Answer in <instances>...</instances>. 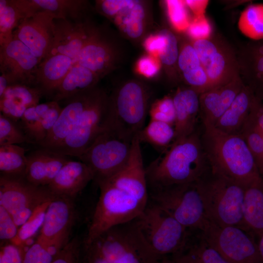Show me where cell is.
<instances>
[{
    "instance_id": "obj_1",
    "label": "cell",
    "mask_w": 263,
    "mask_h": 263,
    "mask_svg": "<svg viewBox=\"0 0 263 263\" xmlns=\"http://www.w3.org/2000/svg\"><path fill=\"white\" fill-rule=\"evenodd\" d=\"M97 183L100 195L84 244L92 242L113 226L133 221L150 200L146 179L124 170Z\"/></svg>"
},
{
    "instance_id": "obj_2",
    "label": "cell",
    "mask_w": 263,
    "mask_h": 263,
    "mask_svg": "<svg viewBox=\"0 0 263 263\" xmlns=\"http://www.w3.org/2000/svg\"><path fill=\"white\" fill-rule=\"evenodd\" d=\"M210 169L200 133L196 130L174 140L169 150L146 169L151 189L195 182Z\"/></svg>"
},
{
    "instance_id": "obj_3",
    "label": "cell",
    "mask_w": 263,
    "mask_h": 263,
    "mask_svg": "<svg viewBox=\"0 0 263 263\" xmlns=\"http://www.w3.org/2000/svg\"><path fill=\"white\" fill-rule=\"evenodd\" d=\"M202 144L211 170L245 188L262 178L254 156L242 135L225 133L203 123Z\"/></svg>"
},
{
    "instance_id": "obj_4",
    "label": "cell",
    "mask_w": 263,
    "mask_h": 263,
    "mask_svg": "<svg viewBox=\"0 0 263 263\" xmlns=\"http://www.w3.org/2000/svg\"><path fill=\"white\" fill-rule=\"evenodd\" d=\"M141 236L134 220L113 226L83 244L80 263H159Z\"/></svg>"
},
{
    "instance_id": "obj_5",
    "label": "cell",
    "mask_w": 263,
    "mask_h": 263,
    "mask_svg": "<svg viewBox=\"0 0 263 263\" xmlns=\"http://www.w3.org/2000/svg\"><path fill=\"white\" fill-rule=\"evenodd\" d=\"M197 185L209 221L221 226H233L245 230L243 219L245 187L212 172L210 168L197 181Z\"/></svg>"
},
{
    "instance_id": "obj_6",
    "label": "cell",
    "mask_w": 263,
    "mask_h": 263,
    "mask_svg": "<svg viewBox=\"0 0 263 263\" xmlns=\"http://www.w3.org/2000/svg\"><path fill=\"white\" fill-rule=\"evenodd\" d=\"M134 222L146 244L159 260L179 254L188 245L189 229L150 200Z\"/></svg>"
},
{
    "instance_id": "obj_7",
    "label": "cell",
    "mask_w": 263,
    "mask_h": 263,
    "mask_svg": "<svg viewBox=\"0 0 263 263\" xmlns=\"http://www.w3.org/2000/svg\"><path fill=\"white\" fill-rule=\"evenodd\" d=\"M149 94L140 83L130 81L108 96V128L132 141L144 127Z\"/></svg>"
},
{
    "instance_id": "obj_8",
    "label": "cell",
    "mask_w": 263,
    "mask_h": 263,
    "mask_svg": "<svg viewBox=\"0 0 263 263\" xmlns=\"http://www.w3.org/2000/svg\"><path fill=\"white\" fill-rule=\"evenodd\" d=\"M150 200L188 229H203L208 222L197 182L152 189Z\"/></svg>"
},
{
    "instance_id": "obj_9",
    "label": "cell",
    "mask_w": 263,
    "mask_h": 263,
    "mask_svg": "<svg viewBox=\"0 0 263 263\" xmlns=\"http://www.w3.org/2000/svg\"><path fill=\"white\" fill-rule=\"evenodd\" d=\"M108 96L96 87L94 95L72 132L54 150L66 156L79 157L97 137L108 128Z\"/></svg>"
},
{
    "instance_id": "obj_10",
    "label": "cell",
    "mask_w": 263,
    "mask_h": 263,
    "mask_svg": "<svg viewBox=\"0 0 263 263\" xmlns=\"http://www.w3.org/2000/svg\"><path fill=\"white\" fill-rule=\"evenodd\" d=\"M132 141L108 129L78 158L92 169L94 180L98 183L112 176L125 166L130 155Z\"/></svg>"
},
{
    "instance_id": "obj_11",
    "label": "cell",
    "mask_w": 263,
    "mask_h": 263,
    "mask_svg": "<svg viewBox=\"0 0 263 263\" xmlns=\"http://www.w3.org/2000/svg\"><path fill=\"white\" fill-rule=\"evenodd\" d=\"M192 44L210 89L226 84L239 75L236 50L222 37L213 35L207 39L193 40Z\"/></svg>"
},
{
    "instance_id": "obj_12",
    "label": "cell",
    "mask_w": 263,
    "mask_h": 263,
    "mask_svg": "<svg viewBox=\"0 0 263 263\" xmlns=\"http://www.w3.org/2000/svg\"><path fill=\"white\" fill-rule=\"evenodd\" d=\"M55 196L47 187H37L24 179L0 175V206L10 213L18 227L28 221L38 207Z\"/></svg>"
},
{
    "instance_id": "obj_13",
    "label": "cell",
    "mask_w": 263,
    "mask_h": 263,
    "mask_svg": "<svg viewBox=\"0 0 263 263\" xmlns=\"http://www.w3.org/2000/svg\"><path fill=\"white\" fill-rule=\"evenodd\" d=\"M202 238L231 263H261L257 241L237 226H221L208 220Z\"/></svg>"
},
{
    "instance_id": "obj_14",
    "label": "cell",
    "mask_w": 263,
    "mask_h": 263,
    "mask_svg": "<svg viewBox=\"0 0 263 263\" xmlns=\"http://www.w3.org/2000/svg\"><path fill=\"white\" fill-rule=\"evenodd\" d=\"M75 218L73 199L55 196L49 203L36 241L56 257L69 242Z\"/></svg>"
},
{
    "instance_id": "obj_15",
    "label": "cell",
    "mask_w": 263,
    "mask_h": 263,
    "mask_svg": "<svg viewBox=\"0 0 263 263\" xmlns=\"http://www.w3.org/2000/svg\"><path fill=\"white\" fill-rule=\"evenodd\" d=\"M39 60L20 40L13 38L0 46V71L10 86L21 84L34 86Z\"/></svg>"
},
{
    "instance_id": "obj_16",
    "label": "cell",
    "mask_w": 263,
    "mask_h": 263,
    "mask_svg": "<svg viewBox=\"0 0 263 263\" xmlns=\"http://www.w3.org/2000/svg\"><path fill=\"white\" fill-rule=\"evenodd\" d=\"M55 19L47 12H37L23 19L13 32V38L24 44L40 62L53 43Z\"/></svg>"
},
{
    "instance_id": "obj_17",
    "label": "cell",
    "mask_w": 263,
    "mask_h": 263,
    "mask_svg": "<svg viewBox=\"0 0 263 263\" xmlns=\"http://www.w3.org/2000/svg\"><path fill=\"white\" fill-rule=\"evenodd\" d=\"M96 30L88 19L73 21L55 19L53 43L46 57L62 54L75 59Z\"/></svg>"
},
{
    "instance_id": "obj_18",
    "label": "cell",
    "mask_w": 263,
    "mask_h": 263,
    "mask_svg": "<svg viewBox=\"0 0 263 263\" xmlns=\"http://www.w3.org/2000/svg\"><path fill=\"white\" fill-rule=\"evenodd\" d=\"M97 87L80 92L64 101L65 106L40 147L55 150L72 132L91 101Z\"/></svg>"
},
{
    "instance_id": "obj_19",
    "label": "cell",
    "mask_w": 263,
    "mask_h": 263,
    "mask_svg": "<svg viewBox=\"0 0 263 263\" xmlns=\"http://www.w3.org/2000/svg\"><path fill=\"white\" fill-rule=\"evenodd\" d=\"M236 50L243 83L263 101V39L243 42Z\"/></svg>"
},
{
    "instance_id": "obj_20",
    "label": "cell",
    "mask_w": 263,
    "mask_h": 263,
    "mask_svg": "<svg viewBox=\"0 0 263 263\" xmlns=\"http://www.w3.org/2000/svg\"><path fill=\"white\" fill-rule=\"evenodd\" d=\"M25 180L37 187L49 185L62 167L69 160L68 156L40 147L26 155Z\"/></svg>"
},
{
    "instance_id": "obj_21",
    "label": "cell",
    "mask_w": 263,
    "mask_h": 263,
    "mask_svg": "<svg viewBox=\"0 0 263 263\" xmlns=\"http://www.w3.org/2000/svg\"><path fill=\"white\" fill-rule=\"evenodd\" d=\"M244 85L239 75L226 84L201 94L200 116L202 123L214 125L233 102Z\"/></svg>"
},
{
    "instance_id": "obj_22",
    "label": "cell",
    "mask_w": 263,
    "mask_h": 263,
    "mask_svg": "<svg viewBox=\"0 0 263 263\" xmlns=\"http://www.w3.org/2000/svg\"><path fill=\"white\" fill-rule=\"evenodd\" d=\"M94 179V171L86 164L70 160L46 187L56 196L73 199Z\"/></svg>"
},
{
    "instance_id": "obj_23",
    "label": "cell",
    "mask_w": 263,
    "mask_h": 263,
    "mask_svg": "<svg viewBox=\"0 0 263 263\" xmlns=\"http://www.w3.org/2000/svg\"><path fill=\"white\" fill-rule=\"evenodd\" d=\"M114 60V50L111 42L97 29L90 40L74 59V63L89 69L101 78L112 70Z\"/></svg>"
},
{
    "instance_id": "obj_24",
    "label": "cell",
    "mask_w": 263,
    "mask_h": 263,
    "mask_svg": "<svg viewBox=\"0 0 263 263\" xmlns=\"http://www.w3.org/2000/svg\"><path fill=\"white\" fill-rule=\"evenodd\" d=\"M25 18L37 12H45L55 19L73 21L87 19L88 1L81 0H15Z\"/></svg>"
},
{
    "instance_id": "obj_25",
    "label": "cell",
    "mask_w": 263,
    "mask_h": 263,
    "mask_svg": "<svg viewBox=\"0 0 263 263\" xmlns=\"http://www.w3.org/2000/svg\"><path fill=\"white\" fill-rule=\"evenodd\" d=\"M199 94L193 89H178L172 96L175 109V140L186 137L196 130L200 115Z\"/></svg>"
},
{
    "instance_id": "obj_26",
    "label": "cell",
    "mask_w": 263,
    "mask_h": 263,
    "mask_svg": "<svg viewBox=\"0 0 263 263\" xmlns=\"http://www.w3.org/2000/svg\"><path fill=\"white\" fill-rule=\"evenodd\" d=\"M74 64V59L62 54L49 56L38 65L34 86L51 99L55 90Z\"/></svg>"
},
{
    "instance_id": "obj_27",
    "label": "cell",
    "mask_w": 263,
    "mask_h": 263,
    "mask_svg": "<svg viewBox=\"0 0 263 263\" xmlns=\"http://www.w3.org/2000/svg\"><path fill=\"white\" fill-rule=\"evenodd\" d=\"M254 98L252 91L244 85L233 102L214 126L225 133L241 135Z\"/></svg>"
},
{
    "instance_id": "obj_28",
    "label": "cell",
    "mask_w": 263,
    "mask_h": 263,
    "mask_svg": "<svg viewBox=\"0 0 263 263\" xmlns=\"http://www.w3.org/2000/svg\"><path fill=\"white\" fill-rule=\"evenodd\" d=\"M245 230L258 238L263 234V178L245 188L243 203Z\"/></svg>"
},
{
    "instance_id": "obj_29",
    "label": "cell",
    "mask_w": 263,
    "mask_h": 263,
    "mask_svg": "<svg viewBox=\"0 0 263 263\" xmlns=\"http://www.w3.org/2000/svg\"><path fill=\"white\" fill-rule=\"evenodd\" d=\"M100 78L89 69L75 63L56 89L51 99L58 103L63 101L96 87Z\"/></svg>"
},
{
    "instance_id": "obj_30",
    "label": "cell",
    "mask_w": 263,
    "mask_h": 263,
    "mask_svg": "<svg viewBox=\"0 0 263 263\" xmlns=\"http://www.w3.org/2000/svg\"><path fill=\"white\" fill-rule=\"evenodd\" d=\"M242 135L254 156L259 170L263 172V101L255 96Z\"/></svg>"
},
{
    "instance_id": "obj_31",
    "label": "cell",
    "mask_w": 263,
    "mask_h": 263,
    "mask_svg": "<svg viewBox=\"0 0 263 263\" xmlns=\"http://www.w3.org/2000/svg\"><path fill=\"white\" fill-rule=\"evenodd\" d=\"M177 66L189 87L198 92L209 87L207 75L192 43H185L179 50Z\"/></svg>"
},
{
    "instance_id": "obj_32",
    "label": "cell",
    "mask_w": 263,
    "mask_h": 263,
    "mask_svg": "<svg viewBox=\"0 0 263 263\" xmlns=\"http://www.w3.org/2000/svg\"><path fill=\"white\" fill-rule=\"evenodd\" d=\"M146 14L143 4L139 0H132L111 19L126 36L135 39L143 34Z\"/></svg>"
},
{
    "instance_id": "obj_33",
    "label": "cell",
    "mask_w": 263,
    "mask_h": 263,
    "mask_svg": "<svg viewBox=\"0 0 263 263\" xmlns=\"http://www.w3.org/2000/svg\"><path fill=\"white\" fill-rule=\"evenodd\" d=\"M26 165L23 148L17 145L0 146V175L25 179Z\"/></svg>"
},
{
    "instance_id": "obj_34",
    "label": "cell",
    "mask_w": 263,
    "mask_h": 263,
    "mask_svg": "<svg viewBox=\"0 0 263 263\" xmlns=\"http://www.w3.org/2000/svg\"><path fill=\"white\" fill-rule=\"evenodd\" d=\"M172 258L178 263H231L203 238Z\"/></svg>"
},
{
    "instance_id": "obj_35",
    "label": "cell",
    "mask_w": 263,
    "mask_h": 263,
    "mask_svg": "<svg viewBox=\"0 0 263 263\" xmlns=\"http://www.w3.org/2000/svg\"><path fill=\"white\" fill-rule=\"evenodd\" d=\"M140 142H145L159 148H167L174 141V127L169 123L150 119L137 135Z\"/></svg>"
},
{
    "instance_id": "obj_36",
    "label": "cell",
    "mask_w": 263,
    "mask_h": 263,
    "mask_svg": "<svg viewBox=\"0 0 263 263\" xmlns=\"http://www.w3.org/2000/svg\"><path fill=\"white\" fill-rule=\"evenodd\" d=\"M238 28L252 40L263 39V4H251L241 13Z\"/></svg>"
},
{
    "instance_id": "obj_37",
    "label": "cell",
    "mask_w": 263,
    "mask_h": 263,
    "mask_svg": "<svg viewBox=\"0 0 263 263\" xmlns=\"http://www.w3.org/2000/svg\"><path fill=\"white\" fill-rule=\"evenodd\" d=\"M25 18L15 0H0V46L13 38V32Z\"/></svg>"
},
{
    "instance_id": "obj_38",
    "label": "cell",
    "mask_w": 263,
    "mask_h": 263,
    "mask_svg": "<svg viewBox=\"0 0 263 263\" xmlns=\"http://www.w3.org/2000/svg\"><path fill=\"white\" fill-rule=\"evenodd\" d=\"M62 109L59 103L55 101L53 105L27 135L31 143L38 145L46 138L55 124Z\"/></svg>"
},
{
    "instance_id": "obj_39",
    "label": "cell",
    "mask_w": 263,
    "mask_h": 263,
    "mask_svg": "<svg viewBox=\"0 0 263 263\" xmlns=\"http://www.w3.org/2000/svg\"><path fill=\"white\" fill-rule=\"evenodd\" d=\"M42 96L41 92L35 87L17 84L8 87L0 99L3 97L11 98L28 108L39 104Z\"/></svg>"
},
{
    "instance_id": "obj_40",
    "label": "cell",
    "mask_w": 263,
    "mask_h": 263,
    "mask_svg": "<svg viewBox=\"0 0 263 263\" xmlns=\"http://www.w3.org/2000/svg\"><path fill=\"white\" fill-rule=\"evenodd\" d=\"M50 202L39 206L35 209L28 221L20 226L17 236L12 240L18 241L15 245L19 247L23 251L24 244L26 241L35 233L40 226H42L45 213Z\"/></svg>"
},
{
    "instance_id": "obj_41",
    "label": "cell",
    "mask_w": 263,
    "mask_h": 263,
    "mask_svg": "<svg viewBox=\"0 0 263 263\" xmlns=\"http://www.w3.org/2000/svg\"><path fill=\"white\" fill-rule=\"evenodd\" d=\"M159 32L164 38L163 44L157 54L159 60L168 67L177 66L179 50L176 36L169 29H163Z\"/></svg>"
},
{
    "instance_id": "obj_42",
    "label": "cell",
    "mask_w": 263,
    "mask_h": 263,
    "mask_svg": "<svg viewBox=\"0 0 263 263\" xmlns=\"http://www.w3.org/2000/svg\"><path fill=\"white\" fill-rule=\"evenodd\" d=\"M31 143L15 122L0 114V146Z\"/></svg>"
},
{
    "instance_id": "obj_43",
    "label": "cell",
    "mask_w": 263,
    "mask_h": 263,
    "mask_svg": "<svg viewBox=\"0 0 263 263\" xmlns=\"http://www.w3.org/2000/svg\"><path fill=\"white\" fill-rule=\"evenodd\" d=\"M166 2L170 21L174 28L178 31L187 30L191 20L185 1L170 0Z\"/></svg>"
},
{
    "instance_id": "obj_44",
    "label": "cell",
    "mask_w": 263,
    "mask_h": 263,
    "mask_svg": "<svg viewBox=\"0 0 263 263\" xmlns=\"http://www.w3.org/2000/svg\"><path fill=\"white\" fill-rule=\"evenodd\" d=\"M150 119L169 123L174 126L175 109L172 96H166L157 100L149 111Z\"/></svg>"
},
{
    "instance_id": "obj_45",
    "label": "cell",
    "mask_w": 263,
    "mask_h": 263,
    "mask_svg": "<svg viewBox=\"0 0 263 263\" xmlns=\"http://www.w3.org/2000/svg\"><path fill=\"white\" fill-rule=\"evenodd\" d=\"M55 101L38 104L26 109L20 119L27 136L53 105Z\"/></svg>"
},
{
    "instance_id": "obj_46",
    "label": "cell",
    "mask_w": 263,
    "mask_h": 263,
    "mask_svg": "<svg viewBox=\"0 0 263 263\" xmlns=\"http://www.w3.org/2000/svg\"><path fill=\"white\" fill-rule=\"evenodd\" d=\"M82 243L75 237L63 247L52 263H80Z\"/></svg>"
},
{
    "instance_id": "obj_47",
    "label": "cell",
    "mask_w": 263,
    "mask_h": 263,
    "mask_svg": "<svg viewBox=\"0 0 263 263\" xmlns=\"http://www.w3.org/2000/svg\"><path fill=\"white\" fill-rule=\"evenodd\" d=\"M56 257L37 241L25 251L23 263H52Z\"/></svg>"
},
{
    "instance_id": "obj_48",
    "label": "cell",
    "mask_w": 263,
    "mask_h": 263,
    "mask_svg": "<svg viewBox=\"0 0 263 263\" xmlns=\"http://www.w3.org/2000/svg\"><path fill=\"white\" fill-rule=\"evenodd\" d=\"M187 30L193 40L207 39L211 36V25L205 15L194 16Z\"/></svg>"
},
{
    "instance_id": "obj_49",
    "label": "cell",
    "mask_w": 263,
    "mask_h": 263,
    "mask_svg": "<svg viewBox=\"0 0 263 263\" xmlns=\"http://www.w3.org/2000/svg\"><path fill=\"white\" fill-rule=\"evenodd\" d=\"M18 226L10 213L0 206V239L1 240H13L18 235Z\"/></svg>"
},
{
    "instance_id": "obj_50",
    "label": "cell",
    "mask_w": 263,
    "mask_h": 263,
    "mask_svg": "<svg viewBox=\"0 0 263 263\" xmlns=\"http://www.w3.org/2000/svg\"><path fill=\"white\" fill-rule=\"evenodd\" d=\"M27 108L16 100L3 97L0 99V113L14 122L21 119Z\"/></svg>"
},
{
    "instance_id": "obj_51",
    "label": "cell",
    "mask_w": 263,
    "mask_h": 263,
    "mask_svg": "<svg viewBox=\"0 0 263 263\" xmlns=\"http://www.w3.org/2000/svg\"><path fill=\"white\" fill-rule=\"evenodd\" d=\"M132 0H102L96 1V9L102 15L112 19Z\"/></svg>"
},
{
    "instance_id": "obj_52",
    "label": "cell",
    "mask_w": 263,
    "mask_h": 263,
    "mask_svg": "<svg viewBox=\"0 0 263 263\" xmlns=\"http://www.w3.org/2000/svg\"><path fill=\"white\" fill-rule=\"evenodd\" d=\"M24 252L18 246L5 244L0 247V263H23Z\"/></svg>"
},
{
    "instance_id": "obj_53",
    "label": "cell",
    "mask_w": 263,
    "mask_h": 263,
    "mask_svg": "<svg viewBox=\"0 0 263 263\" xmlns=\"http://www.w3.org/2000/svg\"><path fill=\"white\" fill-rule=\"evenodd\" d=\"M138 69L140 73L147 77H152L159 71V65L150 56H144L138 62Z\"/></svg>"
},
{
    "instance_id": "obj_54",
    "label": "cell",
    "mask_w": 263,
    "mask_h": 263,
    "mask_svg": "<svg viewBox=\"0 0 263 263\" xmlns=\"http://www.w3.org/2000/svg\"><path fill=\"white\" fill-rule=\"evenodd\" d=\"M187 6L193 12L194 16L205 15L206 9L209 2L208 0H185Z\"/></svg>"
},
{
    "instance_id": "obj_55",
    "label": "cell",
    "mask_w": 263,
    "mask_h": 263,
    "mask_svg": "<svg viewBox=\"0 0 263 263\" xmlns=\"http://www.w3.org/2000/svg\"><path fill=\"white\" fill-rule=\"evenodd\" d=\"M10 86L9 81L7 77L3 75H0V98L4 94L8 87Z\"/></svg>"
},
{
    "instance_id": "obj_56",
    "label": "cell",
    "mask_w": 263,
    "mask_h": 263,
    "mask_svg": "<svg viewBox=\"0 0 263 263\" xmlns=\"http://www.w3.org/2000/svg\"><path fill=\"white\" fill-rule=\"evenodd\" d=\"M257 241L261 263H263V234L258 238Z\"/></svg>"
},
{
    "instance_id": "obj_57",
    "label": "cell",
    "mask_w": 263,
    "mask_h": 263,
    "mask_svg": "<svg viewBox=\"0 0 263 263\" xmlns=\"http://www.w3.org/2000/svg\"><path fill=\"white\" fill-rule=\"evenodd\" d=\"M159 263H178L172 257H166L160 260Z\"/></svg>"
},
{
    "instance_id": "obj_58",
    "label": "cell",
    "mask_w": 263,
    "mask_h": 263,
    "mask_svg": "<svg viewBox=\"0 0 263 263\" xmlns=\"http://www.w3.org/2000/svg\"><path fill=\"white\" fill-rule=\"evenodd\" d=\"M263 178V177H262Z\"/></svg>"
}]
</instances>
